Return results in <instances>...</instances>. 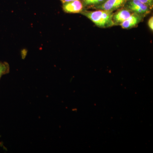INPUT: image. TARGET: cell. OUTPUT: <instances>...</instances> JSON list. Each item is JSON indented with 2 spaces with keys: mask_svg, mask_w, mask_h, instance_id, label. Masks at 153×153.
<instances>
[{
  "mask_svg": "<svg viewBox=\"0 0 153 153\" xmlns=\"http://www.w3.org/2000/svg\"><path fill=\"white\" fill-rule=\"evenodd\" d=\"M74 1H75V0H61V1L62 2V4H63L64 3H68Z\"/></svg>",
  "mask_w": 153,
  "mask_h": 153,
  "instance_id": "8fae6325",
  "label": "cell"
},
{
  "mask_svg": "<svg viewBox=\"0 0 153 153\" xmlns=\"http://www.w3.org/2000/svg\"><path fill=\"white\" fill-rule=\"evenodd\" d=\"M126 3L128 10L134 13L141 16L149 13L150 11L151 8L139 0H128Z\"/></svg>",
  "mask_w": 153,
  "mask_h": 153,
  "instance_id": "7a4b0ae2",
  "label": "cell"
},
{
  "mask_svg": "<svg viewBox=\"0 0 153 153\" xmlns=\"http://www.w3.org/2000/svg\"><path fill=\"white\" fill-rule=\"evenodd\" d=\"M82 14L99 27H109L114 25L112 12L99 10L94 11H82Z\"/></svg>",
  "mask_w": 153,
  "mask_h": 153,
  "instance_id": "6da1fadb",
  "label": "cell"
},
{
  "mask_svg": "<svg viewBox=\"0 0 153 153\" xmlns=\"http://www.w3.org/2000/svg\"><path fill=\"white\" fill-rule=\"evenodd\" d=\"M148 26L150 30L153 31V17H151L150 19H149L148 21Z\"/></svg>",
  "mask_w": 153,
  "mask_h": 153,
  "instance_id": "30bf717a",
  "label": "cell"
},
{
  "mask_svg": "<svg viewBox=\"0 0 153 153\" xmlns=\"http://www.w3.org/2000/svg\"><path fill=\"white\" fill-rule=\"evenodd\" d=\"M106 0H82V4L85 7H97L100 5Z\"/></svg>",
  "mask_w": 153,
  "mask_h": 153,
  "instance_id": "52a82bcc",
  "label": "cell"
},
{
  "mask_svg": "<svg viewBox=\"0 0 153 153\" xmlns=\"http://www.w3.org/2000/svg\"><path fill=\"white\" fill-rule=\"evenodd\" d=\"M139 1L150 8L152 7L153 0H139Z\"/></svg>",
  "mask_w": 153,
  "mask_h": 153,
  "instance_id": "9c48e42d",
  "label": "cell"
},
{
  "mask_svg": "<svg viewBox=\"0 0 153 153\" xmlns=\"http://www.w3.org/2000/svg\"><path fill=\"white\" fill-rule=\"evenodd\" d=\"M83 5L80 0H75L63 4V10L68 13H78L83 10Z\"/></svg>",
  "mask_w": 153,
  "mask_h": 153,
  "instance_id": "277c9868",
  "label": "cell"
},
{
  "mask_svg": "<svg viewBox=\"0 0 153 153\" xmlns=\"http://www.w3.org/2000/svg\"><path fill=\"white\" fill-rule=\"evenodd\" d=\"M141 16L137 14H131L130 16L126 21L120 24L122 27L123 29H130L135 27L140 23L141 19Z\"/></svg>",
  "mask_w": 153,
  "mask_h": 153,
  "instance_id": "5b68a950",
  "label": "cell"
},
{
  "mask_svg": "<svg viewBox=\"0 0 153 153\" xmlns=\"http://www.w3.org/2000/svg\"><path fill=\"white\" fill-rule=\"evenodd\" d=\"M128 1V0H106L103 4L94 7L99 10L113 12L122 7Z\"/></svg>",
  "mask_w": 153,
  "mask_h": 153,
  "instance_id": "3957f363",
  "label": "cell"
},
{
  "mask_svg": "<svg viewBox=\"0 0 153 153\" xmlns=\"http://www.w3.org/2000/svg\"><path fill=\"white\" fill-rule=\"evenodd\" d=\"M10 71V66L7 62L0 61V79L3 75L8 74Z\"/></svg>",
  "mask_w": 153,
  "mask_h": 153,
  "instance_id": "ba28073f",
  "label": "cell"
},
{
  "mask_svg": "<svg viewBox=\"0 0 153 153\" xmlns=\"http://www.w3.org/2000/svg\"><path fill=\"white\" fill-rule=\"evenodd\" d=\"M131 15V13L128 10L123 9L118 11L116 13L113 15V19L114 25L115 24L120 25L121 23L128 19Z\"/></svg>",
  "mask_w": 153,
  "mask_h": 153,
  "instance_id": "8992f818",
  "label": "cell"
}]
</instances>
